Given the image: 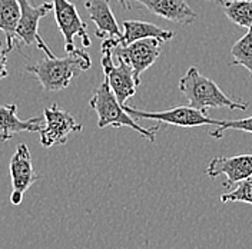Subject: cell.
I'll use <instances>...</instances> for the list:
<instances>
[{
	"label": "cell",
	"mask_w": 252,
	"mask_h": 249,
	"mask_svg": "<svg viewBox=\"0 0 252 249\" xmlns=\"http://www.w3.org/2000/svg\"><path fill=\"white\" fill-rule=\"evenodd\" d=\"M92 67L91 55L83 49H75L64 58H43L26 66V72L33 75L46 92H61L70 82Z\"/></svg>",
	"instance_id": "6da1fadb"
},
{
	"label": "cell",
	"mask_w": 252,
	"mask_h": 249,
	"mask_svg": "<svg viewBox=\"0 0 252 249\" xmlns=\"http://www.w3.org/2000/svg\"><path fill=\"white\" fill-rule=\"evenodd\" d=\"M178 88L185 94L189 106L195 109L208 112V109L220 108H226L229 110H247L250 108V103L247 102H238L231 99L225 92L220 91V88L214 80L204 76L195 66H190L187 73L179 79Z\"/></svg>",
	"instance_id": "7a4b0ae2"
},
{
	"label": "cell",
	"mask_w": 252,
	"mask_h": 249,
	"mask_svg": "<svg viewBox=\"0 0 252 249\" xmlns=\"http://www.w3.org/2000/svg\"><path fill=\"white\" fill-rule=\"evenodd\" d=\"M89 106L96 112L97 115V127H130L135 132H138L141 136L149 142L157 140L158 130L160 126H152V127H143L138 124L124 108V105L118 100V97L112 92L109 83L105 80L94 89V96L89 100Z\"/></svg>",
	"instance_id": "3957f363"
},
{
	"label": "cell",
	"mask_w": 252,
	"mask_h": 249,
	"mask_svg": "<svg viewBox=\"0 0 252 249\" xmlns=\"http://www.w3.org/2000/svg\"><path fill=\"white\" fill-rule=\"evenodd\" d=\"M125 110L135 119H152L160 124L181 126V127H195V126H220V121L212 119L208 116L205 110H199L192 106H175L171 109L159 110V112H148L141 110L135 106L124 105Z\"/></svg>",
	"instance_id": "277c9868"
},
{
	"label": "cell",
	"mask_w": 252,
	"mask_h": 249,
	"mask_svg": "<svg viewBox=\"0 0 252 249\" xmlns=\"http://www.w3.org/2000/svg\"><path fill=\"white\" fill-rule=\"evenodd\" d=\"M20 4V19L16 29V40H17V49H20V43L26 46H34L39 50H43L45 55L49 58L56 56L39 34V22L45 16L53 10L52 3H42V4H32L31 0H19Z\"/></svg>",
	"instance_id": "5b68a950"
},
{
	"label": "cell",
	"mask_w": 252,
	"mask_h": 249,
	"mask_svg": "<svg viewBox=\"0 0 252 249\" xmlns=\"http://www.w3.org/2000/svg\"><path fill=\"white\" fill-rule=\"evenodd\" d=\"M160 42L155 37H148L136 40L129 45H118L113 50V55L118 61L126 62L133 72V78L136 85H141V76L145 70H148L160 55Z\"/></svg>",
	"instance_id": "8992f818"
},
{
	"label": "cell",
	"mask_w": 252,
	"mask_h": 249,
	"mask_svg": "<svg viewBox=\"0 0 252 249\" xmlns=\"http://www.w3.org/2000/svg\"><path fill=\"white\" fill-rule=\"evenodd\" d=\"M43 119H45V124L39 132L40 143L43 148L64 145L70 133L83 130V126L78 124L76 119L67 110L59 108L56 103H53L49 108H45Z\"/></svg>",
	"instance_id": "52a82bcc"
},
{
	"label": "cell",
	"mask_w": 252,
	"mask_h": 249,
	"mask_svg": "<svg viewBox=\"0 0 252 249\" xmlns=\"http://www.w3.org/2000/svg\"><path fill=\"white\" fill-rule=\"evenodd\" d=\"M55 19L58 23V28L63 34L64 39V49L66 52L75 50V37L82 39L83 47L91 46V39L88 34L86 23L80 19L76 6L69 0H52Z\"/></svg>",
	"instance_id": "ba28073f"
},
{
	"label": "cell",
	"mask_w": 252,
	"mask_h": 249,
	"mask_svg": "<svg viewBox=\"0 0 252 249\" xmlns=\"http://www.w3.org/2000/svg\"><path fill=\"white\" fill-rule=\"evenodd\" d=\"M9 172H10V181H12L10 202L12 205L17 206L23 201L25 192H28L29 187L33 184H36L39 179L32 163L31 149L26 143H20L16 148L15 154L9 163Z\"/></svg>",
	"instance_id": "9c48e42d"
},
{
	"label": "cell",
	"mask_w": 252,
	"mask_h": 249,
	"mask_svg": "<svg viewBox=\"0 0 252 249\" xmlns=\"http://www.w3.org/2000/svg\"><path fill=\"white\" fill-rule=\"evenodd\" d=\"M119 3L127 10L133 7L145 9L152 15L182 26H189L196 20V13L187 0H119Z\"/></svg>",
	"instance_id": "30bf717a"
},
{
	"label": "cell",
	"mask_w": 252,
	"mask_h": 249,
	"mask_svg": "<svg viewBox=\"0 0 252 249\" xmlns=\"http://www.w3.org/2000/svg\"><path fill=\"white\" fill-rule=\"evenodd\" d=\"M119 64L113 63V50L102 49V69L105 73V80L109 83L112 92L118 100L126 105V100L136 93V82L133 78L132 67L124 61H118Z\"/></svg>",
	"instance_id": "8fae6325"
},
{
	"label": "cell",
	"mask_w": 252,
	"mask_h": 249,
	"mask_svg": "<svg viewBox=\"0 0 252 249\" xmlns=\"http://www.w3.org/2000/svg\"><path fill=\"white\" fill-rule=\"evenodd\" d=\"M205 173L212 179L223 175L226 178L223 187H231L252 176V154H241L231 157L215 156L211 159Z\"/></svg>",
	"instance_id": "7c38bea8"
},
{
	"label": "cell",
	"mask_w": 252,
	"mask_h": 249,
	"mask_svg": "<svg viewBox=\"0 0 252 249\" xmlns=\"http://www.w3.org/2000/svg\"><path fill=\"white\" fill-rule=\"evenodd\" d=\"M45 124V119L33 116L28 121H22L17 116V105L0 106V142L6 143L17 133L22 132H40Z\"/></svg>",
	"instance_id": "4fadbf2b"
},
{
	"label": "cell",
	"mask_w": 252,
	"mask_h": 249,
	"mask_svg": "<svg viewBox=\"0 0 252 249\" xmlns=\"http://www.w3.org/2000/svg\"><path fill=\"white\" fill-rule=\"evenodd\" d=\"M85 7L96 26L94 34L99 39H121L122 31L110 9V0H86Z\"/></svg>",
	"instance_id": "5bb4252c"
},
{
	"label": "cell",
	"mask_w": 252,
	"mask_h": 249,
	"mask_svg": "<svg viewBox=\"0 0 252 249\" xmlns=\"http://www.w3.org/2000/svg\"><path fill=\"white\" fill-rule=\"evenodd\" d=\"M122 26H124V34L119 39V45H129L148 37H155L160 42H169L175 36L173 31H165L157 25L145 20H125Z\"/></svg>",
	"instance_id": "9a60e30c"
},
{
	"label": "cell",
	"mask_w": 252,
	"mask_h": 249,
	"mask_svg": "<svg viewBox=\"0 0 252 249\" xmlns=\"http://www.w3.org/2000/svg\"><path fill=\"white\" fill-rule=\"evenodd\" d=\"M20 19V4L19 0H0V31L4 33L7 50L17 47L16 29Z\"/></svg>",
	"instance_id": "2e32d148"
},
{
	"label": "cell",
	"mask_w": 252,
	"mask_h": 249,
	"mask_svg": "<svg viewBox=\"0 0 252 249\" xmlns=\"http://www.w3.org/2000/svg\"><path fill=\"white\" fill-rule=\"evenodd\" d=\"M214 1V0H211ZM225 16L239 28H252V0H215Z\"/></svg>",
	"instance_id": "e0dca14e"
},
{
	"label": "cell",
	"mask_w": 252,
	"mask_h": 249,
	"mask_svg": "<svg viewBox=\"0 0 252 249\" xmlns=\"http://www.w3.org/2000/svg\"><path fill=\"white\" fill-rule=\"evenodd\" d=\"M232 64L244 66L252 78V28L231 49Z\"/></svg>",
	"instance_id": "ac0fdd59"
},
{
	"label": "cell",
	"mask_w": 252,
	"mask_h": 249,
	"mask_svg": "<svg viewBox=\"0 0 252 249\" xmlns=\"http://www.w3.org/2000/svg\"><path fill=\"white\" fill-rule=\"evenodd\" d=\"M220 202H242L252 205V176L236 184L232 190L220 195Z\"/></svg>",
	"instance_id": "d6986e66"
},
{
	"label": "cell",
	"mask_w": 252,
	"mask_h": 249,
	"mask_svg": "<svg viewBox=\"0 0 252 249\" xmlns=\"http://www.w3.org/2000/svg\"><path fill=\"white\" fill-rule=\"evenodd\" d=\"M242 130L252 133V116L245 119H231V121H220V126H215V129L209 130V136L220 139L225 133V130Z\"/></svg>",
	"instance_id": "ffe728a7"
},
{
	"label": "cell",
	"mask_w": 252,
	"mask_h": 249,
	"mask_svg": "<svg viewBox=\"0 0 252 249\" xmlns=\"http://www.w3.org/2000/svg\"><path fill=\"white\" fill-rule=\"evenodd\" d=\"M7 47L3 46V42H0V80L7 78Z\"/></svg>",
	"instance_id": "44dd1931"
}]
</instances>
